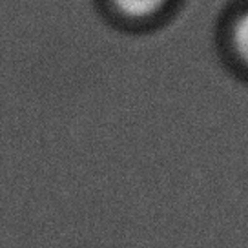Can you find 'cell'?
Masks as SVG:
<instances>
[{
  "instance_id": "6da1fadb",
  "label": "cell",
  "mask_w": 248,
  "mask_h": 248,
  "mask_svg": "<svg viewBox=\"0 0 248 248\" xmlns=\"http://www.w3.org/2000/svg\"><path fill=\"white\" fill-rule=\"evenodd\" d=\"M175 0H108L109 8L126 22L144 24L164 15Z\"/></svg>"
},
{
  "instance_id": "7a4b0ae2",
  "label": "cell",
  "mask_w": 248,
  "mask_h": 248,
  "mask_svg": "<svg viewBox=\"0 0 248 248\" xmlns=\"http://www.w3.org/2000/svg\"><path fill=\"white\" fill-rule=\"evenodd\" d=\"M230 42L235 57L248 68V8L235 16L230 30Z\"/></svg>"
}]
</instances>
